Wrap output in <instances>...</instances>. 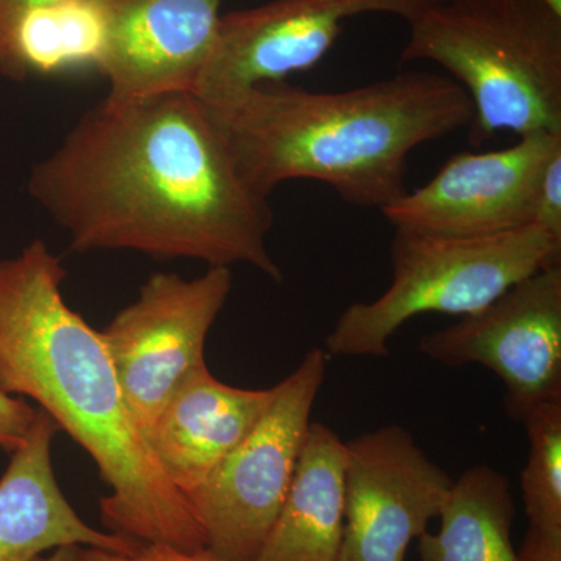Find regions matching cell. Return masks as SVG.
<instances>
[{"label": "cell", "instance_id": "1", "mask_svg": "<svg viewBox=\"0 0 561 561\" xmlns=\"http://www.w3.org/2000/svg\"><path fill=\"white\" fill-rule=\"evenodd\" d=\"M27 190L77 253L245 264L283 280L267 245L271 203L241 179L192 92L103 99L32 169Z\"/></svg>", "mask_w": 561, "mask_h": 561}, {"label": "cell", "instance_id": "2", "mask_svg": "<svg viewBox=\"0 0 561 561\" xmlns=\"http://www.w3.org/2000/svg\"><path fill=\"white\" fill-rule=\"evenodd\" d=\"M66 271L41 239L0 260V390L33 400L98 465L113 534L181 551L205 549L186 496L133 419L101 332L69 308Z\"/></svg>", "mask_w": 561, "mask_h": 561}, {"label": "cell", "instance_id": "3", "mask_svg": "<svg viewBox=\"0 0 561 561\" xmlns=\"http://www.w3.org/2000/svg\"><path fill=\"white\" fill-rule=\"evenodd\" d=\"M205 105L239 175L261 197L286 181L316 180L351 205L379 210L408 192L413 150L474 119L463 88L427 70L341 92L264 83Z\"/></svg>", "mask_w": 561, "mask_h": 561}, {"label": "cell", "instance_id": "4", "mask_svg": "<svg viewBox=\"0 0 561 561\" xmlns=\"http://www.w3.org/2000/svg\"><path fill=\"white\" fill-rule=\"evenodd\" d=\"M409 25L401 60L435 62L463 88L472 146L561 133V14L541 0H442Z\"/></svg>", "mask_w": 561, "mask_h": 561}, {"label": "cell", "instance_id": "5", "mask_svg": "<svg viewBox=\"0 0 561 561\" xmlns=\"http://www.w3.org/2000/svg\"><path fill=\"white\" fill-rule=\"evenodd\" d=\"M390 253V286L341 313L324 339L330 356H387L390 339L413 317L470 316L527 276L561 265L560 239L537 225L482 238L394 230Z\"/></svg>", "mask_w": 561, "mask_h": 561}, {"label": "cell", "instance_id": "6", "mask_svg": "<svg viewBox=\"0 0 561 561\" xmlns=\"http://www.w3.org/2000/svg\"><path fill=\"white\" fill-rule=\"evenodd\" d=\"M327 365V351H309L276 383L275 397L253 431L186 494L205 549L219 559L256 560L290 489Z\"/></svg>", "mask_w": 561, "mask_h": 561}, {"label": "cell", "instance_id": "7", "mask_svg": "<svg viewBox=\"0 0 561 561\" xmlns=\"http://www.w3.org/2000/svg\"><path fill=\"white\" fill-rule=\"evenodd\" d=\"M232 289L228 267L195 279L150 275L138 300L101 332L133 419L146 435L179 383L206 364V339Z\"/></svg>", "mask_w": 561, "mask_h": 561}, {"label": "cell", "instance_id": "8", "mask_svg": "<svg viewBox=\"0 0 561 561\" xmlns=\"http://www.w3.org/2000/svg\"><path fill=\"white\" fill-rule=\"evenodd\" d=\"M419 350L446 365L478 364L500 376L505 413L523 421L561 401V265L541 268L445 330L423 335Z\"/></svg>", "mask_w": 561, "mask_h": 561}, {"label": "cell", "instance_id": "9", "mask_svg": "<svg viewBox=\"0 0 561 561\" xmlns=\"http://www.w3.org/2000/svg\"><path fill=\"white\" fill-rule=\"evenodd\" d=\"M442 0H271L221 14L216 44L192 94L217 103L291 73L316 68L362 14H393L409 22Z\"/></svg>", "mask_w": 561, "mask_h": 561}, {"label": "cell", "instance_id": "10", "mask_svg": "<svg viewBox=\"0 0 561 561\" xmlns=\"http://www.w3.org/2000/svg\"><path fill=\"white\" fill-rule=\"evenodd\" d=\"M561 133H535L502 150L454 154L437 175L381 209L394 230L482 238L534 225L542 173Z\"/></svg>", "mask_w": 561, "mask_h": 561}, {"label": "cell", "instance_id": "11", "mask_svg": "<svg viewBox=\"0 0 561 561\" xmlns=\"http://www.w3.org/2000/svg\"><path fill=\"white\" fill-rule=\"evenodd\" d=\"M453 482L398 424L346 442L339 561H405L411 542L440 515Z\"/></svg>", "mask_w": 561, "mask_h": 561}, {"label": "cell", "instance_id": "12", "mask_svg": "<svg viewBox=\"0 0 561 561\" xmlns=\"http://www.w3.org/2000/svg\"><path fill=\"white\" fill-rule=\"evenodd\" d=\"M101 22L98 70L111 101L194 92L224 0H92Z\"/></svg>", "mask_w": 561, "mask_h": 561}, {"label": "cell", "instance_id": "13", "mask_svg": "<svg viewBox=\"0 0 561 561\" xmlns=\"http://www.w3.org/2000/svg\"><path fill=\"white\" fill-rule=\"evenodd\" d=\"M60 431L36 412L24 443L0 478V561H31L65 546L131 556L144 542L102 531L80 518L58 485L51 443Z\"/></svg>", "mask_w": 561, "mask_h": 561}, {"label": "cell", "instance_id": "14", "mask_svg": "<svg viewBox=\"0 0 561 561\" xmlns=\"http://www.w3.org/2000/svg\"><path fill=\"white\" fill-rule=\"evenodd\" d=\"M272 389H238L208 365L192 370L146 432L154 459L186 496L202 485L253 431L275 397Z\"/></svg>", "mask_w": 561, "mask_h": 561}, {"label": "cell", "instance_id": "15", "mask_svg": "<svg viewBox=\"0 0 561 561\" xmlns=\"http://www.w3.org/2000/svg\"><path fill=\"white\" fill-rule=\"evenodd\" d=\"M345 471L346 443L311 421L286 500L254 561H339Z\"/></svg>", "mask_w": 561, "mask_h": 561}, {"label": "cell", "instance_id": "16", "mask_svg": "<svg viewBox=\"0 0 561 561\" xmlns=\"http://www.w3.org/2000/svg\"><path fill=\"white\" fill-rule=\"evenodd\" d=\"M512 485L502 472L478 465L453 482L440 529L421 535V561H522L513 548Z\"/></svg>", "mask_w": 561, "mask_h": 561}, {"label": "cell", "instance_id": "17", "mask_svg": "<svg viewBox=\"0 0 561 561\" xmlns=\"http://www.w3.org/2000/svg\"><path fill=\"white\" fill-rule=\"evenodd\" d=\"M101 22L92 0H68L21 22L0 58V76L25 80L98 69Z\"/></svg>", "mask_w": 561, "mask_h": 561}, {"label": "cell", "instance_id": "18", "mask_svg": "<svg viewBox=\"0 0 561 561\" xmlns=\"http://www.w3.org/2000/svg\"><path fill=\"white\" fill-rule=\"evenodd\" d=\"M529 456L522 476L529 527L561 531V401L535 409L523 421Z\"/></svg>", "mask_w": 561, "mask_h": 561}, {"label": "cell", "instance_id": "19", "mask_svg": "<svg viewBox=\"0 0 561 561\" xmlns=\"http://www.w3.org/2000/svg\"><path fill=\"white\" fill-rule=\"evenodd\" d=\"M534 225L561 241V150L542 173L535 203Z\"/></svg>", "mask_w": 561, "mask_h": 561}, {"label": "cell", "instance_id": "20", "mask_svg": "<svg viewBox=\"0 0 561 561\" xmlns=\"http://www.w3.org/2000/svg\"><path fill=\"white\" fill-rule=\"evenodd\" d=\"M38 409L20 397L0 390V449L13 454L24 443Z\"/></svg>", "mask_w": 561, "mask_h": 561}, {"label": "cell", "instance_id": "21", "mask_svg": "<svg viewBox=\"0 0 561 561\" xmlns=\"http://www.w3.org/2000/svg\"><path fill=\"white\" fill-rule=\"evenodd\" d=\"M77 560L79 561H224L210 553L208 549L198 551H181L165 545H140L131 556L111 553L102 549L83 548L77 546Z\"/></svg>", "mask_w": 561, "mask_h": 561}, {"label": "cell", "instance_id": "22", "mask_svg": "<svg viewBox=\"0 0 561 561\" xmlns=\"http://www.w3.org/2000/svg\"><path fill=\"white\" fill-rule=\"evenodd\" d=\"M65 2L68 0H0V58L25 18Z\"/></svg>", "mask_w": 561, "mask_h": 561}, {"label": "cell", "instance_id": "23", "mask_svg": "<svg viewBox=\"0 0 561 561\" xmlns=\"http://www.w3.org/2000/svg\"><path fill=\"white\" fill-rule=\"evenodd\" d=\"M518 553L522 561H561V531L529 527Z\"/></svg>", "mask_w": 561, "mask_h": 561}, {"label": "cell", "instance_id": "24", "mask_svg": "<svg viewBox=\"0 0 561 561\" xmlns=\"http://www.w3.org/2000/svg\"><path fill=\"white\" fill-rule=\"evenodd\" d=\"M31 561H79L77 560V546H65V548L55 549L49 556L44 553Z\"/></svg>", "mask_w": 561, "mask_h": 561}, {"label": "cell", "instance_id": "25", "mask_svg": "<svg viewBox=\"0 0 561 561\" xmlns=\"http://www.w3.org/2000/svg\"><path fill=\"white\" fill-rule=\"evenodd\" d=\"M541 2L546 3V5L556 11V13L561 14V0H541Z\"/></svg>", "mask_w": 561, "mask_h": 561}]
</instances>
